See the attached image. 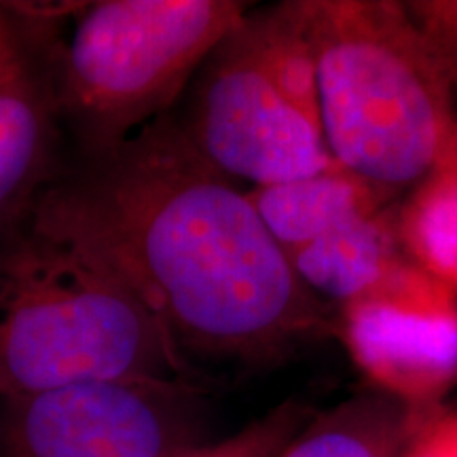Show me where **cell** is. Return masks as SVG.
I'll use <instances>...</instances> for the list:
<instances>
[{
  "mask_svg": "<svg viewBox=\"0 0 457 457\" xmlns=\"http://www.w3.org/2000/svg\"><path fill=\"white\" fill-rule=\"evenodd\" d=\"M34 219L98 256L182 356L245 367L290 358L333 328L236 180L199 155L176 114L51 179Z\"/></svg>",
  "mask_w": 457,
  "mask_h": 457,
  "instance_id": "6da1fadb",
  "label": "cell"
},
{
  "mask_svg": "<svg viewBox=\"0 0 457 457\" xmlns=\"http://www.w3.org/2000/svg\"><path fill=\"white\" fill-rule=\"evenodd\" d=\"M121 377L195 379L106 262L28 205L0 220V398Z\"/></svg>",
  "mask_w": 457,
  "mask_h": 457,
  "instance_id": "7a4b0ae2",
  "label": "cell"
},
{
  "mask_svg": "<svg viewBox=\"0 0 457 457\" xmlns=\"http://www.w3.org/2000/svg\"><path fill=\"white\" fill-rule=\"evenodd\" d=\"M303 11L330 155L400 199L457 129L447 66L398 0H303Z\"/></svg>",
  "mask_w": 457,
  "mask_h": 457,
  "instance_id": "3957f363",
  "label": "cell"
},
{
  "mask_svg": "<svg viewBox=\"0 0 457 457\" xmlns=\"http://www.w3.org/2000/svg\"><path fill=\"white\" fill-rule=\"evenodd\" d=\"M237 0H104L85 4L55 60L62 121L83 155L129 140L170 112L216 45L244 20Z\"/></svg>",
  "mask_w": 457,
  "mask_h": 457,
  "instance_id": "277c9868",
  "label": "cell"
},
{
  "mask_svg": "<svg viewBox=\"0 0 457 457\" xmlns=\"http://www.w3.org/2000/svg\"><path fill=\"white\" fill-rule=\"evenodd\" d=\"M197 379L121 377L4 400L0 457H174L205 438Z\"/></svg>",
  "mask_w": 457,
  "mask_h": 457,
  "instance_id": "5b68a950",
  "label": "cell"
},
{
  "mask_svg": "<svg viewBox=\"0 0 457 457\" xmlns=\"http://www.w3.org/2000/svg\"><path fill=\"white\" fill-rule=\"evenodd\" d=\"M248 13L193 77L182 131L205 162L254 187L335 168L320 125L273 81Z\"/></svg>",
  "mask_w": 457,
  "mask_h": 457,
  "instance_id": "8992f818",
  "label": "cell"
},
{
  "mask_svg": "<svg viewBox=\"0 0 457 457\" xmlns=\"http://www.w3.org/2000/svg\"><path fill=\"white\" fill-rule=\"evenodd\" d=\"M370 390L413 413L457 387V293L404 256L356 299L333 307V328Z\"/></svg>",
  "mask_w": 457,
  "mask_h": 457,
  "instance_id": "52a82bcc",
  "label": "cell"
},
{
  "mask_svg": "<svg viewBox=\"0 0 457 457\" xmlns=\"http://www.w3.org/2000/svg\"><path fill=\"white\" fill-rule=\"evenodd\" d=\"M60 121L55 62L41 68L17 49L0 74V220L26 208L51 180Z\"/></svg>",
  "mask_w": 457,
  "mask_h": 457,
  "instance_id": "ba28073f",
  "label": "cell"
},
{
  "mask_svg": "<svg viewBox=\"0 0 457 457\" xmlns=\"http://www.w3.org/2000/svg\"><path fill=\"white\" fill-rule=\"evenodd\" d=\"M248 197L288 256L337 227L398 202L339 163L303 179L253 187Z\"/></svg>",
  "mask_w": 457,
  "mask_h": 457,
  "instance_id": "9c48e42d",
  "label": "cell"
},
{
  "mask_svg": "<svg viewBox=\"0 0 457 457\" xmlns=\"http://www.w3.org/2000/svg\"><path fill=\"white\" fill-rule=\"evenodd\" d=\"M398 202L324 233L288 256L296 276L324 303L356 299L404 259L396 227Z\"/></svg>",
  "mask_w": 457,
  "mask_h": 457,
  "instance_id": "30bf717a",
  "label": "cell"
},
{
  "mask_svg": "<svg viewBox=\"0 0 457 457\" xmlns=\"http://www.w3.org/2000/svg\"><path fill=\"white\" fill-rule=\"evenodd\" d=\"M420 415L381 392H360L312 415L276 457H400Z\"/></svg>",
  "mask_w": 457,
  "mask_h": 457,
  "instance_id": "8fae6325",
  "label": "cell"
},
{
  "mask_svg": "<svg viewBox=\"0 0 457 457\" xmlns=\"http://www.w3.org/2000/svg\"><path fill=\"white\" fill-rule=\"evenodd\" d=\"M396 227L403 253L457 293V129L432 170L398 199Z\"/></svg>",
  "mask_w": 457,
  "mask_h": 457,
  "instance_id": "7c38bea8",
  "label": "cell"
},
{
  "mask_svg": "<svg viewBox=\"0 0 457 457\" xmlns=\"http://www.w3.org/2000/svg\"><path fill=\"white\" fill-rule=\"evenodd\" d=\"M312 415L307 404L286 400L233 436L208 441L174 457H276Z\"/></svg>",
  "mask_w": 457,
  "mask_h": 457,
  "instance_id": "4fadbf2b",
  "label": "cell"
},
{
  "mask_svg": "<svg viewBox=\"0 0 457 457\" xmlns=\"http://www.w3.org/2000/svg\"><path fill=\"white\" fill-rule=\"evenodd\" d=\"M400 457H457V403L417 417Z\"/></svg>",
  "mask_w": 457,
  "mask_h": 457,
  "instance_id": "5bb4252c",
  "label": "cell"
},
{
  "mask_svg": "<svg viewBox=\"0 0 457 457\" xmlns=\"http://www.w3.org/2000/svg\"><path fill=\"white\" fill-rule=\"evenodd\" d=\"M404 7L430 38L457 87V0H409Z\"/></svg>",
  "mask_w": 457,
  "mask_h": 457,
  "instance_id": "9a60e30c",
  "label": "cell"
},
{
  "mask_svg": "<svg viewBox=\"0 0 457 457\" xmlns=\"http://www.w3.org/2000/svg\"><path fill=\"white\" fill-rule=\"evenodd\" d=\"M17 45L11 41L7 34H0V74L7 71V66L11 64V60H13L15 54H17Z\"/></svg>",
  "mask_w": 457,
  "mask_h": 457,
  "instance_id": "2e32d148",
  "label": "cell"
},
{
  "mask_svg": "<svg viewBox=\"0 0 457 457\" xmlns=\"http://www.w3.org/2000/svg\"><path fill=\"white\" fill-rule=\"evenodd\" d=\"M0 34H3V28H0Z\"/></svg>",
  "mask_w": 457,
  "mask_h": 457,
  "instance_id": "e0dca14e",
  "label": "cell"
}]
</instances>
